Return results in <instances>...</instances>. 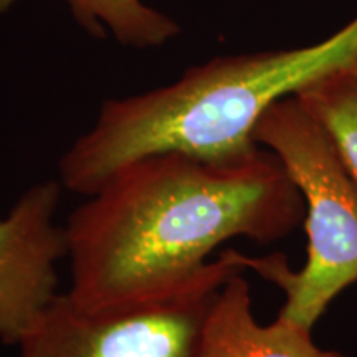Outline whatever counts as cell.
Returning a JSON list of instances; mask_svg holds the SVG:
<instances>
[{
    "instance_id": "6da1fadb",
    "label": "cell",
    "mask_w": 357,
    "mask_h": 357,
    "mask_svg": "<svg viewBox=\"0 0 357 357\" xmlns=\"http://www.w3.org/2000/svg\"><path fill=\"white\" fill-rule=\"evenodd\" d=\"M70 213L71 287L88 310L172 300L220 288L248 270L234 248L208 261L227 240L268 245L305 222L306 205L280 159L260 146L231 162L181 153L134 159Z\"/></svg>"
},
{
    "instance_id": "7a4b0ae2",
    "label": "cell",
    "mask_w": 357,
    "mask_h": 357,
    "mask_svg": "<svg viewBox=\"0 0 357 357\" xmlns=\"http://www.w3.org/2000/svg\"><path fill=\"white\" fill-rule=\"evenodd\" d=\"M356 53L357 17L323 42L218 56L167 86L105 101L93 128L58 162V181L88 197L116 169L144 155L181 153L211 162L248 158L260 149L253 131L271 105Z\"/></svg>"
},
{
    "instance_id": "3957f363",
    "label": "cell",
    "mask_w": 357,
    "mask_h": 357,
    "mask_svg": "<svg viewBox=\"0 0 357 357\" xmlns=\"http://www.w3.org/2000/svg\"><path fill=\"white\" fill-rule=\"evenodd\" d=\"M253 139L280 159L301 192L307 260L293 271L283 253L248 257V270L284 293L280 318L312 329L339 294L357 283V177L294 95L263 113Z\"/></svg>"
},
{
    "instance_id": "277c9868",
    "label": "cell",
    "mask_w": 357,
    "mask_h": 357,
    "mask_svg": "<svg viewBox=\"0 0 357 357\" xmlns=\"http://www.w3.org/2000/svg\"><path fill=\"white\" fill-rule=\"evenodd\" d=\"M218 288L172 300L88 310L58 294L19 344V357H192L204 314Z\"/></svg>"
},
{
    "instance_id": "5b68a950",
    "label": "cell",
    "mask_w": 357,
    "mask_h": 357,
    "mask_svg": "<svg viewBox=\"0 0 357 357\" xmlns=\"http://www.w3.org/2000/svg\"><path fill=\"white\" fill-rule=\"evenodd\" d=\"M63 185L30 187L0 220V341L19 346L58 298L56 265L68 258L65 227L55 222Z\"/></svg>"
},
{
    "instance_id": "8992f818",
    "label": "cell",
    "mask_w": 357,
    "mask_h": 357,
    "mask_svg": "<svg viewBox=\"0 0 357 357\" xmlns=\"http://www.w3.org/2000/svg\"><path fill=\"white\" fill-rule=\"evenodd\" d=\"M311 331L280 316L268 326L258 324L248 281L236 273L213 294L192 357H347L321 349Z\"/></svg>"
},
{
    "instance_id": "52a82bcc",
    "label": "cell",
    "mask_w": 357,
    "mask_h": 357,
    "mask_svg": "<svg viewBox=\"0 0 357 357\" xmlns=\"http://www.w3.org/2000/svg\"><path fill=\"white\" fill-rule=\"evenodd\" d=\"M294 96L323 124L357 177V53Z\"/></svg>"
},
{
    "instance_id": "ba28073f",
    "label": "cell",
    "mask_w": 357,
    "mask_h": 357,
    "mask_svg": "<svg viewBox=\"0 0 357 357\" xmlns=\"http://www.w3.org/2000/svg\"><path fill=\"white\" fill-rule=\"evenodd\" d=\"M84 29L105 35L109 29L119 43L151 48L169 42L181 32L178 25L162 12L141 0H65Z\"/></svg>"
}]
</instances>
